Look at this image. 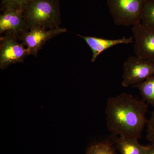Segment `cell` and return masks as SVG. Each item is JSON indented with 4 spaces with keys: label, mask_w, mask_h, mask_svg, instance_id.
I'll return each mask as SVG.
<instances>
[{
    "label": "cell",
    "mask_w": 154,
    "mask_h": 154,
    "mask_svg": "<svg viewBox=\"0 0 154 154\" xmlns=\"http://www.w3.org/2000/svg\"><path fill=\"white\" fill-rule=\"evenodd\" d=\"M123 69L122 86L135 85L154 75V62L137 56H130L123 64Z\"/></svg>",
    "instance_id": "obj_4"
},
{
    "label": "cell",
    "mask_w": 154,
    "mask_h": 154,
    "mask_svg": "<svg viewBox=\"0 0 154 154\" xmlns=\"http://www.w3.org/2000/svg\"><path fill=\"white\" fill-rule=\"evenodd\" d=\"M26 30L23 8H5L0 16V34H11L19 38Z\"/></svg>",
    "instance_id": "obj_8"
},
{
    "label": "cell",
    "mask_w": 154,
    "mask_h": 154,
    "mask_svg": "<svg viewBox=\"0 0 154 154\" xmlns=\"http://www.w3.org/2000/svg\"><path fill=\"white\" fill-rule=\"evenodd\" d=\"M147 110L145 101L126 93L110 97L105 110L108 131L113 135L139 138L147 122Z\"/></svg>",
    "instance_id": "obj_1"
},
{
    "label": "cell",
    "mask_w": 154,
    "mask_h": 154,
    "mask_svg": "<svg viewBox=\"0 0 154 154\" xmlns=\"http://www.w3.org/2000/svg\"><path fill=\"white\" fill-rule=\"evenodd\" d=\"M5 8H23L31 0H2Z\"/></svg>",
    "instance_id": "obj_14"
},
{
    "label": "cell",
    "mask_w": 154,
    "mask_h": 154,
    "mask_svg": "<svg viewBox=\"0 0 154 154\" xmlns=\"http://www.w3.org/2000/svg\"><path fill=\"white\" fill-rule=\"evenodd\" d=\"M140 92L142 100L154 108V75L145 81L133 86Z\"/></svg>",
    "instance_id": "obj_11"
},
{
    "label": "cell",
    "mask_w": 154,
    "mask_h": 154,
    "mask_svg": "<svg viewBox=\"0 0 154 154\" xmlns=\"http://www.w3.org/2000/svg\"><path fill=\"white\" fill-rule=\"evenodd\" d=\"M145 154H154V144L151 143L149 145L146 146Z\"/></svg>",
    "instance_id": "obj_16"
},
{
    "label": "cell",
    "mask_w": 154,
    "mask_h": 154,
    "mask_svg": "<svg viewBox=\"0 0 154 154\" xmlns=\"http://www.w3.org/2000/svg\"><path fill=\"white\" fill-rule=\"evenodd\" d=\"M66 31V28L60 27L48 30L42 27H35L25 30L18 39L26 46L30 55L36 57L38 51L46 42Z\"/></svg>",
    "instance_id": "obj_6"
},
{
    "label": "cell",
    "mask_w": 154,
    "mask_h": 154,
    "mask_svg": "<svg viewBox=\"0 0 154 154\" xmlns=\"http://www.w3.org/2000/svg\"><path fill=\"white\" fill-rule=\"evenodd\" d=\"M116 147L120 154H145L146 146L141 145L138 139L119 137L116 140Z\"/></svg>",
    "instance_id": "obj_10"
},
{
    "label": "cell",
    "mask_w": 154,
    "mask_h": 154,
    "mask_svg": "<svg viewBox=\"0 0 154 154\" xmlns=\"http://www.w3.org/2000/svg\"><path fill=\"white\" fill-rule=\"evenodd\" d=\"M77 35L82 38L92 50L93 53L91 60L92 62L96 61L101 53L110 48L117 45L129 44L134 42L132 37L129 38L123 37L118 39H109L95 36H83L79 34H77Z\"/></svg>",
    "instance_id": "obj_9"
},
{
    "label": "cell",
    "mask_w": 154,
    "mask_h": 154,
    "mask_svg": "<svg viewBox=\"0 0 154 154\" xmlns=\"http://www.w3.org/2000/svg\"><path fill=\"white\" fill-rule=\"evenodd\" d=\"M147 123L146 139L150 142L151 143L154 144V108L152 112L150 118Z\"/></svg>",
    "instance_id": "obj_15"
},
{
    "label": "cell",
    "mask_w": 154,
    "mask_h": 154,
    "mask_svg": "<svg viewBox=\"0 0 154 154\" xmlns=\"http://www.w3.org/2000/svg\"><path fill=\"white\" fill-rule=\"evenodd\" d=\"M147 0H107V5L113 22L119 26L140 24Z\"/></svg>",
    "instance_id": "obj_3"
},
{
    "label": "cell",
    "mask_w": 154,
    "mask_h": 154,
    "mask_svg": "<svg viewBox=\"0 0 154 154\" xmlns=\"http://www.w3.org/2000/svg\"><path fill=\"white\" fill-rule=\"evenodd\" d=\"M60 8L59 0H31L23 8L26 30L35 27L60 28Z\"/></svg>",
    "instance_id": "obj_2"
},
{
    "label": "cell",
    "mask_w": 154,
    "mask_h": 154,
    "mask_svg": "<svg viewBox=\"0 0 154 154\" xmlns=\"http://www.w3.org/2000/svg\"><path fill=\"white\" fill-rule=\"evenodd\" d=\"M17 36L5 34L0 39V68L4 69L10 65L23 62L30 55L27 48L19 43Z\"/></svg>",
    "instance_id": "obj_5"
},
{
    "label": "cell",
    "mask_w": 154,
    "mask_h": 154,
    "mask_svg": "<svg viewBox=\"0 0 154 154\" xmlns=\"http://www.w3.org/2000/svg\"><path fill=\"white\" fill-rule=\"evenodd\" d=\"M142 24L154 27V0H147L144 7Z\"/></svg>",
    "instance_id": "obj_12"
},
{
    "label": "cell",
    "mask_w": 154,
    "mask_h": 154,
    "mask_svg": "<svg viewBox=\"0 0 154 154\" xmlns=\"http://www.w3.org/2000/svg\"><path fill=\"white\" fill-rule=\"evenodd\" d=\"M136 56L154 62V27L141 23L133 26Z\"/></svg>",
    "instance_id": "obj_7"
},
{
    "label": "cell",
    "mask_w": 154,
    "mask_h": 154,
    "mask_svg": "<svg viewBox=\"0 0 154 154\" xmlns=\"http://www.w3.org/2000/svg\"><path fill=\"white\" fill-rule=\"evenodd\" d=\"M87 154H116L111 145L107 142L99 143L91 146Z\"/></svg>",
    "instance_id": "obj_13"
}]
</instances>
